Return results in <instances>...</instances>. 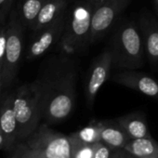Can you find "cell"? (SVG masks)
Instances as JSON below:
<instances>
[{"label":"cell","mask_w":158,"mask_h":158,"mask_svg":"<svg viewBox=\"0 0 158 158\" xmlns=\"http://www.w3.org/2000/svg\"><path fill=\"white\" fill-rule=\"evenodd\" d=\"M45 82L43 119L48 124L65 120L73 112L76 98L78 68L67 56L54 59L41 74Z\"/></svg>","instance_id":"1"},{"label":"cell","mask_w":158,"mask_h":158,"mask_svg":"<svg viewBox=\"0 0 158 158\" xmlns=\"http://www.w3.org/2000/svg\"><path fill=\"white\" fill-rule=\"evenodd\" d=\"M45 82L39 75L32 83L13 90V106L18 126V140L26 139L43 119Z\"/></svg>","instance_id":"2"},{"label":"cell","mask_w":158,"mask_h":158,"mask_svg":"<svg viewBox=\"0 0 158 158\" xmlns=\"http://www.w3.org/2000/svg\"><path fill=\"white\" fill-rule=\"evenodd\" d=\"M113 67L120 70H136L143 65L145 47L139 23L125 21L116 29L110 48Z\"/></svg>","instance_id":"3"},{"label":"cell","mask_w":158,"mask_h":158,"mask_svg":"<svg viewBox=\"0 0 158 158\" xmlns=\"http://www.w3.org/2000/svg\"><path fill=\"white\" fill-rule=\"evenodd\" d=\"M94 7L86 0H73L66 13L65 30L60 46L65 53L82 52L90 44Z\"/></svg>","instance_id":"4"},{"label":"cell","mask_w":158,"mask_h":158,"mask_svg":"<svg viewBox=\"0 0 158 158\" xmlns=\"http://www.w3.org/2000/svg\"><path fill=\"white\" fill-rule=\"evenodd\" d=\"M8 35L4 66L1 73L2 85L9 89L15 80L23 48V33L26 29L22 23L16 8L11 10L7 22Z\"/></svg>","instance_id":"5"},{"label":"cell","mask_w":158,"mask_h":158,"mask_svg":"<svg viewBox=\"0 0 158 158\" xmlns=\"http://www.w3.org/2000/svg\"><path fill=\"white\" fill-rule=\"evenodd\" d=\"M25 143L44 158H72L70 136L55 132L46 124L39 126Z\"/></svg>","instance_id":"6"},{"label":"cell","mask_w":158,"mask_h":158,"mask_svg":"<svg viewBox=\"0 0 158 158\" xmlns=\"http://www.w3.org/2000/svg\"><path fill=\"white\" fill-rule=\"evenodd\" d=\"M131 0H101L94 7L90 44L99 41L117 22Z\"/></svg>","instance_id":"7"},{"label":"cell","mask_w":158,"mask_h":158,"mask_svg":"<svg viewBox=\"0 0 158 158\" xmlns=\"http://www.w3.org/2000/svg\"><path fill=\"white\" fill-rule=\"evenodd\" d=\"M66 13L52 23L33 32L34 35L25 53L26 60H33L41 57L52 46L60 42L65 30Z\"/></svg>","instance_id":"8"},{"label":"cell","mask_w":158,"mask_h":158,"mask_svg":"<svg viewBox=\"0 0 158 158\" xmlns=\"http://www.w3.org/2000/svg\"><path fill=\"white\" fill-rule=\"evenodd\" d=\"M112 67L113 54L109 48L95 59L90 67L85 88L86 102L89 107H92L100 89L110 76Z\"/></svg>","instance_id":"9"},{"label":"cell","mask_w":158,"mask_h":158,"mask_svg":"<svg viewBox=\"0 0 158 158\" xmlns=\"http://www.w3.org/2000/svg\"><path fill=\"white\" fill-rule=\"evenodd\" d=\"M111 79L118 85L158 100V81L146 73L135 70H124L112 75Z\"/></svg>","instance_id":"10"},{"label":"cell","mask_w":158,"mask_h":158,"mask_svg":"<svg viewBox=\"0 0 158 158\" xmlns=\"http://www.w3.org/2000/svg\"><path fill=\"white\" fill-rule=\"evenodd\" d=\"M0 128L6 139L5 148L11 149L18 140V126L13 106V91H8L0 97Z\"/></svg>","instance_id":"11"},{"label":"cell","mask_w":158,"mask_h":158,"mask_svg":"<svg viewBox=\"0 0 158 158\" xmlns=\"http://www.w3.org/2000/svg\"><path fill=\"white\" fill-rule=\"evenodd\" d=\"M145 52L152 64L158 63V22L150 13H143L139 18Z\"/></svg>","instance_id":"12"},{"label":"cell","mask_w":158,"mask_h":158,"mask_svg":"<svg viewBox=\"0 0 158 158\" xmlns=\"http://www.w3.org/2000/svg\"><path fill=\"white\" fill-rule=\"evenodd\" d=\"M73 1V0H47L36 18L32 31L35 32L64 15Z\"/></svg>","instance_id":"13"},{"label":"cell","mask_w":158,"mask_h":158,"mask_svg":"<svg viewBox=\"0 0 158 158\" xmlns=\"http://www.w3.org/2000/svg\"><path fill=\"white\" fill-rule=\"evenodd\" d=\"M101 140L113 149H124L131 138L116 120L101 121Z\"/></svg>","instance_id":"14"},{"label":"cell","mask_w":158,"mask_h":158,"mask_svg":"<svg viewBox=\"0 0 158 158\" xmlns=\"http://www.w3.org/2000/svg\"><path fill=\"white\" fill-rule=\"evenodd\" d=\"M119 125L126 130L131 139L150 138L145 118L140 114H129L115 119Z\"/></svg>","instance_id":"15"},{"label":"cell","mask_w":158,"mask_h":158,"mask_svg":"<svg viewBox=\"0 0 158 158\" xmlns=\"http://www.w3.org/2000/svg\"><path fill=\"white\" fill-rule=\"evenodd\" d=\"M47 0H19L16 10L25 28L33 30L36 18Z\"/></svg>","instance_id":"16"},{"label":"cell","mask_w":158,"mask_h":158,"mask_svg":"<svg viewBox=\"0 0 158 158\" xmlns=\"http://www.w3.org/2000/svg\"><path fill=\"white\" fill-rule=\"evenodd\" d=\"M124 149L139 158L158 155V143L151 137L131 139Z\"/></svg>","instance_id":"17"},{"label":"cell","mask_w":158,"mask_h":158,"mask_svg":"<svg viewBox=\"0 0 158 158\" xmlns=\"http://www.w3.org/2000/svg\"><path fill=\"white\" fill-rule=\"evenodd\" d=\"M72 142V158H93V144L78 138L76 133L70 135Z\"/></svg>","instance_id":"18"},{"label":"cell","mask_w":158,"mask_h":158,"mask_svg":"<svg viewBox=\"0 0 158 158\" xmlns=\"http://www.w3.org/2000/svg\"><path fill=\"white\" fill-rule=\"evenodd\" d=\"M75 133L78 136V138L82 139L83 141L89 143V144H94L101 140L100 122H98L96 124H91Z\"/></svg>","instance_id":"19"},{"label":"cell","mask_w":158,"mask_h":158,"mask_svg":"<svg viewBox=\"0 0 158 158\" xmlns=\"http://www.w3.org/2000/svg\"><path fill=\"white\" fill-rule=\"evenodd\" d=\"M114 150L100 140L93 144V158H112Z\"/></svg>","instance_id":"20"},{"label":"cell","mask_w":158,"mask_h":158,"mask_svg":"<svg viewBox=\"0 0 158 158\" xmlns=\"http://www.w3.org/2000/svg\"><path fill=\"white\" fill-rule=\"evenodd\" d=\"M13 155L15 158H44L36 152L32 150L25 142L21 143L15 149Z\"/></svg>","instance_id":"21"},{"label":"cell","mask_w":158,"mask_h":158,"mask_svg":"<svg viewBox=\"0 0 158 158\" xmlns=\"http://www.w3.org/2000/svg\"><path fill=\"white\" fill-rule=\"evenodd\" d=\"M7 35H8V24L7 23L0 26V73H2L4 60L6 55L7 47Z\"/></svg>","instance_id":"22"},{"label":"cell","mask_w":158,"mask_h":158,"mask_svg":"<svg viewBox=\"0 0 158 158\" xmlns=\"http://www.w3.org/2000/svg\"><path fill=\"white\" fill-rule=\"evenodd\" d=\"M14 0H0V26L6 23V19L10 16Z\"/></svg>","instance_id":"23"},{"label":"cell","mask_w":158,"mask_h":158,"mask_svg":"<svg viewBox=\"0 0 158 158\" xmlns=\"http://www.w3.org/2000/svg\"><path fill=\"white\" fill-rule=\"evenodd\" d=\"M124 149H115L112 158H123Z\"/></svg>","instance_id":"24"},{"label":"cell","mask_w":158,"mask_h":158,"mask_svg":"<svg viewBox=\"0 0 158 158\" xmlns=\"http://www.w3.org/2000/svg\"><path fill=\"white\" fill-rule=\"evenodd\" d=\"M5 144H6V139H5V137H4V134L0 128V149H2L5 147Z\"/></svg>","instance_id":"25"},{"label":"cell","mask_w":158,"mask_h":158,"mask_svg":"<svg viewBox=\"0 0 158 158\" xmlns=\"http://www.w3.org/2000/svg\"><path fill=\"white\" fill-rule=\"evenodd\" d=\"M123 158H139L134 154H132L131 152H129L128 151H127L126 149H124V153H123Z\"/></svg>","instance_id":"26"},{"label":"cell","mask_w":158,"mask_h":158,"mask_svg":"<svg viewBox=\"0 0 158 158\" xmlns=\"http://www.w3.org/2000/svg\"><path fill=\"white\" fill-rule=\"evenodd\" d=\"M86 1L89 2V3L90 5H92L93 7H95V6L101 1V0H86Z\"/></svg>","instance_id":"27"},{"label":"cell","mask_w":158,"mask_h":158,"mask_svg":"<svg viewBox=\"0 0 158 158\" xmlns=\"http://www.w3.org/2000/svg\"><path fill=\"white\" fill-rule=\"evenodd\" d=\"M2 89H3V85H2V77H1V73H0V97L3 95L2 93Z\"/></svg>","instance_id":"28"},{"label":"cell","mask_w":158,"mask_h":158,"mask_svg":"<svg viewBox=\"0 0 158 158\" xmlns=\"http://www.w3.org/2000/svg\"><path fill=\"white\" fill-rule=\"evenodd\" d=\"M153 4H154V7H155V10L158 13V0H153Z\"/></svg>","instance_id":"29"},{"label":"cell","mask_w":158,"mask_h":158,"mask_svg":"<svg viewBox=\"0 0 158 158\" xmlns=\"http://www.w3.org/2000/svg\"><path fill=\"white\" fill-rule=\"evenodd\" d=\"M147 158H158V155H156V156H152V157H147Z\"/></svg>","instance_id":"30"},{"label":"cell","mask_w":158,"mask_h":158,"mask_svg":"<svg viewBox=\"0 0 158 158\" xmlns=\"http://www.w3.org/2000/svg\"><path fill=\"white\" fill-rule=\"evenodd\" d=\"M10 158H15V157H14V155H13V154H12V156H11V157H10Z\"/></svg>","instance_id":"31"}]
</instances>
